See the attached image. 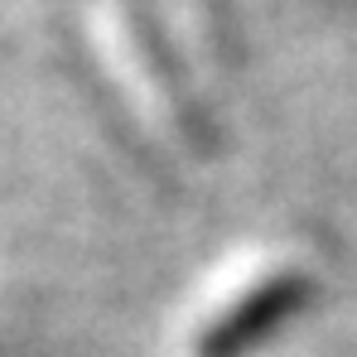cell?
Returning <instances> with one entry per match:
<instances>
[{
	"mask_svg": "<svg viewBox=\"0 0 357 357\" xmlns=\"http://www.w3.org/2000/svg\"><path fill=\"white\" fill-rule=\"evenodd\" d=\"M309 304H314V280L304 271H275L251 290H241L237 299H227L203 324V333L193 338V357H256Z\"/></svg>",
	"mask_w": 357,
	"mask_h": 357,
	"instance_id": "cell-1",
	"label": "cell"
}]
</instances>
